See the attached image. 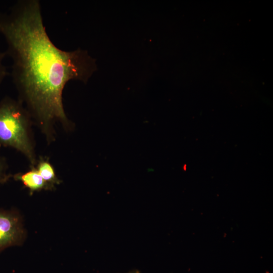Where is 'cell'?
Masks as SVG:
<instances>
[{"mask_svg":"<svg viewBox=\"0 0 273 273\" xmlns=\"http://www.w3.org/2000/svg\"><path fill=\"white\" fill-rule=\"evenodd\" d=\"M0 34L13 60L14 82L43 128L56 120L67 123L65 85L71 80L86 83L97 70L96 59L85 50L65 51L53 43L38 0L20 1L0 14Z\"/></svg>","mask_w":273,"mask_h":273,"instance_id":"cell-1","label":"cell"},{"mask_svg":"<svg viewBox=\"0 0 273 273\" xmlns=\"http://www.w3.org/2000/svg\"><path fill=\"white\" fill-rule=\"evenodd\" d=\"M14 178L21 181L31 192L41 190H51V188L45 182L37 170L33 168L24 173L14 175Z\"/></svg>","mask_w":273,"mask_h":273,"instance_id":"cell-4","label":"cell"},{"mask_svg":"<svg viewBox=\"0 0 273 273\" xmlns=\"http://www.w3.org/2000/svg\"><path fill=\"white\" fill-rule=\"evenodd\" d=\"M5 161L0 156V185L6 182L10 175L7 173Z\"/></svg>","mask_w":273,"mask_h":273,"instance_id":"cell-6","label":"cell"},{"mask_svg":"<svg viewBox=\"0 0 273 273\" xmlns=\"http://www.w3.org/2000/svg\"><path fill=\"white\" fill-rule=\"evenodd\" d=\"M28 123L27 112L21 103L9 98L0 101V145L17 150L34 163Z\"/></svg>","mask_w":273,"mask_h":273,"instance_id":"cell-2","label":"cell"},{"mask_svg":"<svg viewBox=\"0 0 273 273\" xmlns=\"http://www.w3.org/2000/svg\"><path fill=\"white\" fill-rule=\"evenodd\" d=\"M24 237L20 218L12 211L0 210V252L20 244Z\"/></svg>","mask_w":273,"mask_h":273,"instance_id":"cell-3","label":"cell"},{"mask_svg":"<svg viewBox=\"0 0 273 273\" xmlns=\"http://www.w3.org/2000/svg\"><path fill=\"white\" fill-rule=\"evenodd\" d=\"M127 273H140V271L139 270L134 269V270L130 271L129 272Z\"/></svg>","mask_w":273,"mask_h":273,"instance_id":"cell-8","label":"cell"},{"mask_svg":"<svg viewBox=\"0 0 273 273\" xmlns=\"http://www.w3.org/2000/svg\"><path fill=\"white\" fill-rule=\"evenodd\" d=\"M36 169L51 189L54 188L55 185L60 184V180L56 175L54 167L48 160L41 159L38 163Z\"/></svg>","mask_w":273,"mask_h":273,"instance_id":"cell-5","label":"cell"},{"mask_svg":"<svg viewBox=\"0 0 273 273\" xmlns=\"http://www.w3.org/2000/svg\"><path fill=\"white\" fill-rule=\"evenodd\" d=\"M6 55L5 52H0V84L7 75L6 68L3 64V60Z\"/></svg>","mask_w":273,"mask_h":273,"instance_id":"cell-7","label":"cell"}]
</instances>
